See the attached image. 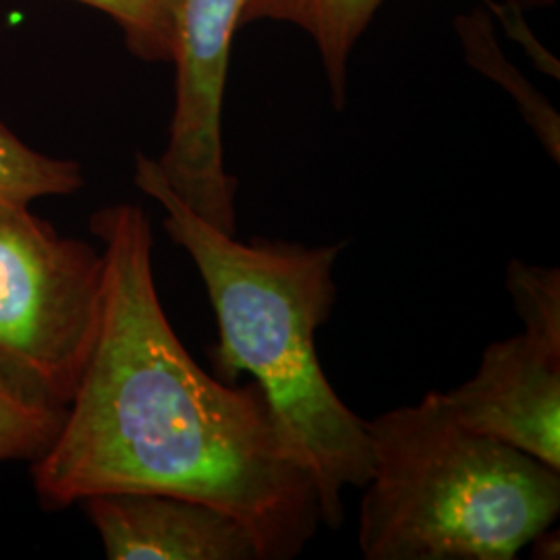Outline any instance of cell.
<instances>
[{"mask_svg":"<svg viewBox=\"0 0 560 560\" xmlns=\"http://www.w3.org/2000/svg\"><path fill=\"white\" fill-rule=\"evenodd\" d=\"M102 241L101 328L52 446L32 463L44 509L106 492H166L219 506L291 560L322 525L310 467L256 382L233 386L200 368L164 314L154 237L136 203L90 219Z\"/></svg>","mask_w":560,"mask_h":560,"instance_id":"6da1fadb","label":"cell"},{"mask_svg":"<svg viewBox=\"0 0 560 560\" xmlns=\"http://www.w3.org/2000/svg\"><path fill=\"white\" fill-rule=\"evenodd\" d=\"M459 420L560 471V351L527 335L494 340L474 378L444 393Z\"/></svg>","mask_w":560,"mask_h":560,"instance_id":"8992f818","label":"cell"},{"mask_svg":"<svg viewBox=\"0 0 560 560\" xmlns=\"http://www.w3.org/2000/svg\"><path fill=\"white\" fill-rule=\"evenodd\" d=\"M110 560H261L252 532L208 502L166 492L81 501Z\"/></svg>","mask_w":560,"mask_h":560,"instance_id":"52a82bcc","label":"cell"},{"mask_svg":"<svg viewBox=\"0 0 560 560\" xmlns=\"http://www.w3.org/2000/svg\"><path fill=\"white\" fill-rule=\"evenodd\" d=\"M365 560H513L559 520V469L474 432L444 393L365 420Z\"/></svg>","mask_w":560,"mask_h":560,"instance_id":"3957f363","label":"cell"},{"mask_svg":"<svg viewBox=\"0 0 560 560\" xmlns=\"http://www.w3.org/2000/svg\"><path fill=\"white\" fill-rule=\"evenodd\" d=\"M532 546V559L536 560H559L560 559V534L559 529L546 527L540 534H536L532 541L527 544Z\"/></svg>","mask_w":560,"mask_h":560,"instance_id":"5bb4252c","label":"cell"},{"mask_svg":"<svg viewBox=\"0 0 560 560\" xmlns=\"http://www.w3.org/2000/svg\"><path fill=\"white\" fill-rule=\"evenodd\" d=\"M504 284L523 322V335L560 351L559 268L511 260Z\"/></svg>","mask_w":560,"mask_h":560,"instance_id":"7c38bea8","label":"cell"},{"mask_svg":"<svg viewBox=\"0 0 560 560\" xmlns=\"http://www.w3.org/2000/svg\"><path fill=\"white\" fill-rule=\"evenodd\" d=\"M104 256L0 201V390L67 409L101 328Z\"/></svg>","mask_w":560,"mask_h":560,"instance_id":"277c9868","label":"cell"},{"mask_svg":"<svg viewBox=\"0 0 560 560\" xmlns=\"http://www.w3.org/2000/svg\"><path fill=\"white\" fill-rule=\"evenodd\" d=\"M457 32L465 48V57L474 65V69L497 81L511 94V98L520 108L521 117L532 127V131L541 141L550 159L559 162V113L546 101V96H541L529 80L515 69V65L502 55L488 15H483L481 11H474L471 15H460L457 20Z\"/></svg>","mask_w":560,"mask_h":560,"instance_id":"9c48e42d","label":"cell"},{"mask_svg":"<svg viewBox=\"0 0 560 560\" xmlns=\"http://www.w3.org/2000/svg\"><path fill=\"white\" fill-rule=\"evenodd\" d=\"M83 187L78 162L46 156L0 122V201L30 206L48 196H69Z\"/></svg>","mask_w":560,"mask_h":560,"instance_id":"30bf717a","label":"cell"},{"mask_svg":"<svg viewBox=\"0 0 560 560\" xmlns=\"http://www.w3.org/2000/svg\"><path fill=\"white\" fill-rule=\"evenodd\" d=\"M106 13L119 25L131 55L173 62L180 0H75Z\"/></svg>","mask_w":560,"mask_h":560,"instance_id":"8fae6325","label":"cell"},{"mask_svg":"<svg viewBox=\"0 0 560 560\" xmlns=\"http://www.w3.org/2000/svg\"><path fill=\"white\" fill-rule=\"evenodd\" d=\"M506 7H509V4H506ZM509 9H511V13H513V15H511V18H513V20H511V23H509V27H511V32H515V34H521V36H523V38H527V36H529V30H527V27H525V25H523V23H521L520 9H515V7H509ZM506 13H509V11H506ZM534 48H536V52H538V55H540L541 59H544V62H546V65H548V67H550V69H552V73H555V75H557V78H559V62H557V60L552 59V57H550V55H548V52H546V50H544V48H541V46H538V42H536V40H534V38H532V40H529V52H532V57H534Z\"/></svg>","mask_w":560,"mask_h":560,"instance_id":"9a60e30c","label":"cell"},{"mask_svg":"<svg viewBox=\"0 0 560 560\" xmlns=\"http://www.w3.org/2000/svg\"><path fill=\"white\" fill-rule=\"evenodd\" d=\"M133 180L161 203L164 233L189 254L203 280L219 326V345L210 351L217 378L254 376L314 476L322 525L339 529L345 488H363L374 463L365 420L326 378L316 345L337 303L335 266L347 243L310 247L226 235L194 214L168 189L156 161L141 152Z\"/></svg>","mask_w":560,"mask_h":560,"instance_id":"7a4b0ae2","label":"cell"},{"mask_svg":"<svg viewBox=\"0 0 560 560\" xmlns=\"http://www.w3.org/2000/svg\"><path fill=\"white\" fill-rule=\"evenodd\" d=\"M67 409H48L18 400L0 390V463L34 460L59 436Z\"/></svg>","mask_w":560,"mask_h":560,"instance_id":"4fadbf2b","label":"cell"},{"mask_svg":"<svg viewBox=\"0 0 560 560\" xmlns=\"http://www.w3.org/2000/svg\"><path fill=\"white\" fill-rule=\"evenodd\" d=\"M557 0H504V4L509 7H515V9H534V7H548V4H555Z\"/></svg>","mask_w":560,"mask_h":560,"instance_id":"2e32d148","label":"cell"},{"mask_svg":"<svg viewBox=\"0 0 560 560\" xmlns=\"http://www.w3.org/2000/svg\"><path fill=\"white\" fill-rule=\"evenodd\" d=\"M249 0H180L175 110L156 166L168 189L201 221L237 235L240 180L226 173L222 104L233 38Z\"/></svg>","mask_w":560,"mask_h":560,"instance_id":"5b68a950","label":"cell"},{"mask_svg":"<svg viewBox=\"0 0 560 560\" xmlns=\"http://www.w3.org/2000/svg\"><path fill=\"white\" fill-rule=\"evenodd\" d=\"M384 0H249L243 23L282 21L303 30L320 55L335 108L347 101L349 60Z\"/></svg>","mask_w":560,"mask_h":560,"instance_id":"ba28073f","label":"cell"}]
</instances>
